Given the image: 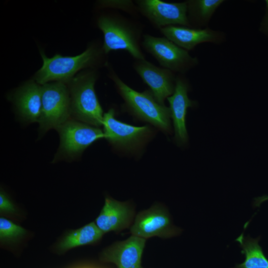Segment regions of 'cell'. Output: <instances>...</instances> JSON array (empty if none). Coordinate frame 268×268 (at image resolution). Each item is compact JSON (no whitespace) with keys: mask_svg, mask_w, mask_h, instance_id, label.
Segmentation results:
<instances>
[{"mask_svg":"<svg viewBox=\"0 0 268 268\" xmlns=\"http://www.w3.org/2000/svg\"><path fill=\"white\" fill-rule=\"evenodd\" d=\"M101 3L105 7L120 8L130 13L134 12L136 9H137V6L131 0H105L101 2Z\"/></svg>","mask_w":268,"mask_h":268,"instance_id":"44dd1931","label":"cell"},{"mask_svg":"<svg viewBox=\"0 0 268 268\" xmlns=\"http://www.w3.org/2000/svg\"><path fill=\"white\" fill-rule=\"evenodd\" d=\"M13 102L22 119L27 123L38 122L42 108V87L36 82H27L15 93Z\"/></svg>","mask_w":268,"mask_h":268,"instance_id":"2e32d148","label":"cell"},{"mask_svg":"<svg viewBox=\"0 0 268 268\" xmlns=\"http://www.w3.org/2000/svg\"><path fill=\"white\" fill-rule=\"evenodd\" d=\"M189 84L185 77L180 74L177 76L174 91L167 99L169 104L171 118L172 119L175 139L178 145H183L188 141V135L186 125L188 109L196 105L188 95Z\"/></svg>","mask_w":268,"mask_h":268,"instance_id":"7c38bea8","label":"cell"},{"mask_svg":"<svg viewBox=\"0 0 268 268\" xmlns=\"http://www.w3.org/2000/svg\"><path fill=\"white\" fill-rule=\"evenodd\" d=\"M109 75L125 102V106L131 113L165 132H170L171 113L169 107L160 103L150 90L140 92L133 89L113 70H110Z\"/></svg>","mask_w":268,"mask_h":268,"instance_id":"6da1fadb","label":"cell"},{"mask_svg":"<svg viewBox=\"0 0 268 268\" xmlns=\"http://www.w3.org/2000/svg\"><path fill=\"white\" fill-rule=\"evenodd\" d=\"M160 30L165 37L188 51L202 43L220 44L225 40L224 33L208 27L196 28L171 25L161 28Z\"/></svg>","mask_w":268,"mask_h":268,"instance_id":"4fadbf2b","label":"cell"},{"mask_svg":"<svg viewBox=\"0 0 268 268\" xmlns=\"http://www.w3.org/2000/svg\"><path fill=\"white\" fill-rule=\"evenodd\" d=\"M187 4V14L191 27L204 28L209 23L216 9L223 0H189Z\"/></svg>","mask_w":268,"mask_h":268,"instance_id":"ac0fdd59","label":"cell"},{"mask_svg":"<svg viewBox=\"0 0 268 268\" xmlns=\"http://www.w3.org/2000/svg\"><path fill=\"white\" fill-rule=\"evenodd\" d=\"M260 237L253 238L241 233L235 240L241 248V253L245 256L244 261L236 265L234 268H268V259L259 245Z\"/></svg>","mask_w":268,"mask_h":268,"instance_id":"e0dca14e","label":"cell"},{"mask_svg":"<svg viewBox=\"0 0 268 268\" xmlns=\"http://www.w3.org/2000/svg\"><path fill=\"white\" fill-rule=\"evenodd\" d=\"M97 74L94 70L83 71L68 83L71 118L88 125L102 126L104 114L94 85Z\"/></svg>","mask_w":268,"mask_h":268,"instance_id":"277c9868","label":"cell"},{"mask_svg":"<svg viewBox=\"0 0 268 268\" xmlns=\"http://www.w3.org/2000/svg\"><path fill=\"white\" fill-rule=\"evenodd\" d=\"M103 234L95 222H91L68 233L60 243L59 248L61 250L65 251L93 244L98 241Z\"/></svg>","mask_w":268,"mask_h":268,"instance_id":"d6986e66","label":"cell"},{"mask_svg":"<svg viewBox=\"0 0 268 268\" xmlns=\"http://www.w3.org/2000/svg\"><path fill=\"white\" fill-rule=\"evenodd\" d=\"M23 227L4 217L0 218V238L1 240H14L26 233Z\"/></svg>","mask_w":268,"mask_h":268,"instance_id":"ffe728a7","label":"cell"},{"mask_svg":"<svg viewBox=\"0 0 268 268\" xmlns=\"http://www.w3.org/2000/svg\"><path fill=\"white\" fill-rule=\"evenodd\" d=\"M260 30L268 36V8L266 9L265 15L260 25Z\"/></svg>","mask_w":268,"mask_h":268,"instance_id":"603a6c76","label":"cell"},{"mask_svg":"<svg viewBox=\"0 0 268 268\" xmlns=\"http://www.w3.org/2000/svg\"><path fill=\"white\" fill-rule=\"evenodd\" d=\"M145 241L144 238L132 235L107 248L103 252L102 258L115 264L117 268H142L141 257Z\"/></svg>","mask_w":268,"mask_h":268,"instance_id":"5bb4252c","label":"cell"},{"mask_svg":"<svg viewBox=\"0 0 268 268\" xmlns=\"http://www.w3.org/2000/svg\"><path fill=\"white\" fill-rule=\"evenodd\" d=\"M42 108L38 121L39 131L44 134L56 130L71 119L70 101L68 86L65 83L52 82L41 85Z\"/></svg>","mask_w":268,"mask_h":268,"instance_id":"5b68a950","label":"cell"},{"mask_svg":"<svg viewBox=\"0 0 268 268\" xmlns=\"http://www.w3.org/2000/svg\"><path fill=\"white\" fill-rule=\"evenodd\" d=\"M134 68L142 81L147 84L155 99L161 104L172 95L176 77L171 70L157 67L144 60H136Z\"/></svg>","mask_w":268,"mask_h":268,"instance_id":"8fae6325","label":"cell"},{"mask_svg":"<svg viewBox=\"0 0 268 268\" xmlns=\"http://www.w3.org/2000/svg\"><path fill=\"white\" fill-rule=\"evenodd\" d=\"M266 8H268V0H266Z\"/></svg>","mask_w":268,"mask_h":268,"instance_id":"d4e9b609","label":"cell"},{"mask_svg":"<svg viewBox=\"0 0 268 268\" xmlns=\"http://www.w3.org/2000/svg\"><path fill=\"white\" fill-rule=\"evenodd\" d=\"M114 109L104 114L102 126L105 138L114 147L121 149L134 150L141 146L151 135L148 126H134L115 118Z\"/></svg>","mask_w":268,"mask_h":268,"instance_id":"ba28073f","label":"cell"},{"mask_svg":"<svg viewBox=\"0 0 268 268\" xmlns=\"http://www.w3.org/2000/svg\"><path fill=\"white\" fill-rule=\"evenodd\" d=\"M97 25L103 34L102 48L105 54L124 50L136 60L145 59L140 43L142 29L137 23L122 15L112 14L100 16Z\"/></svg>","mask_w":268,"mask_h":268,"instance_id":"7a4b0ae2","label":"cell"},{"mask_svg":"<svg viewBox=\"0 0 268 268\" xmlns=\"http://www.w3.org/2000/svg\"><path fill=\"white\" fill-rule=\"evenodd\" d=\"M130 232L132 235L144 239L153 236L168 238L178 235L182 229L173 225L164 207L156 205L137 214Z\"/></svg>","mask_w":268,"mask_h":268,"instance_id":"9c48e42d","label":"cell"},{"mask_svg":"<svg viewBox=\"0 0 268 268\" xmlns=\"http://www.w3.org/2000/svg\"><path fill=\"white\" fill-rule=\"evenodd\" d=\"M135 1L138 10L159 30L171 25L191 27L186 1L169 2L160 0Z\"/></svg>","mask_w":268,"mask_h":268,"instance_id":"30bf717a","label":"cell"},{"mask_svg":"<svg viewBox=\"0 0 268 268\" xmlns=\"http://www.w3.org/2000/svg\"><path fill=\"white\" fill-rule=\"evenodd\" d=\"M0 210L2 212L12 213L15 208L12 202L2 192L0 194Z\"/></svg>","mask_w":268,"mask_h":268,"instance_id":"7402d4cb","label":"cell"},{"mask_svg":"<svg viewBox=\"0 0 268 268\" xmlns=\"http://www.w3.org/2000/svg\"><path fill=\"white\" fill-rule=\"evenodd\" d=\"M60 143L54 161L73 160L95 141L104 137L99 127L72 118L58 127Z\"/></svg>","mask_w":268,"mask_h":268,"instance_id":"8992f818","label":"cell"},{"mask_svg":"<svg viewBox=\"0 0 268 268\" xmlns=\"http://www.w3.org/2000/svg\"><path fill=\"white\" fill-rule=\"evenodd\" d=\"M103 49L94 45L89 46L83 52L75 56L56 54L47 57L41 52L43 60L41 67L35 75L36 82L43 85L52 82L68 83L80 70L92 67L99 64Z\"/></svg>","mask_w":268,"mask_h":268,"instance_id":"3957f363","label":"cell"},{"mask_svg":"<svg viewBox=\"0 0 268 268\" xmlns=\"http://www.w3.org/2000/svg\"><path fill=\"white\" fill-rule=\"evenodd\" d=\"M134 216V210L128 203L107 197L95 223L103 233L119 231L130 226Z\"/></svg>","mask_w":268,"mask_h":268,"instance_id":"9a60e30c","label":"cell"},{"mask_svg":"<svg viewBox=\"0 0 268 268\" xmlns=\"http://www.w3.org/2000/svg\"><path fill=\"white\" fill-rule=\"evenodd\" d=\"M267 201H268V195H264L261 197L255 198L254 199L253 205L254 207H259L263 202Z\"/></svg>","mask_w":268,"mask_h":268,"instance_id":"cb8c5ba5","label":"cell"},{"mask_svg":"<svg viewBox=\"0 0 268 268\" xmlns=\"http://www.w3.org/2000/svg\"><path fill=\"white\" fill-rule=\"evenodd\" d=\"M141 44L162 67L174 73L183 74L199 63L196 57L191 56L188 51L165 37L144 34Z\"/></svg>","mask_w":268,"mask_h":268,"instance_id":"52a82bcc","label":"cell"}]
</instances>
